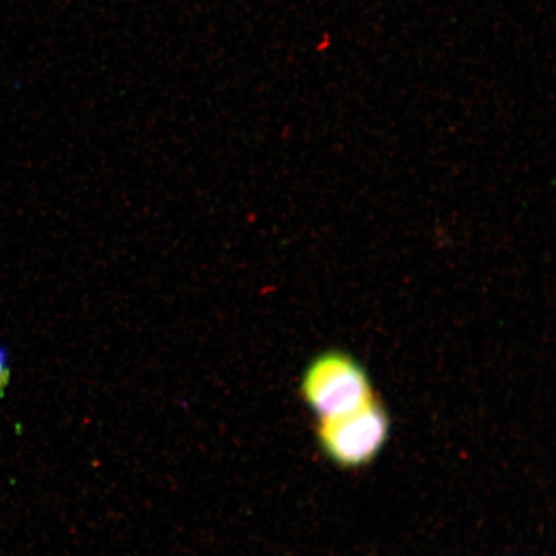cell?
I'll use <instances>...</instances> for the list:
<instances>
[{"instance_id": "cell-1", "label": "cell", "mask_w": 556, "mask_h": 556, "mask_svg": "<svg viewBox=\"0 0 556 556\" xmlns=\"http://www.w3.org/2000/svg\"><path fill=\"white\" fill-rule=\"evenodd\" d=\"M301 391L319 420L352 413L375 400L365 368L340 351L324 352L312 361Z\"/></svg>"}, {"instance_id": "cell-2", "label": "cell", "mask_w": 556, "mask_h": 556, "mask_svg": "<svg viewBox=\"0 0 556 556\" xmlns=\"http://www.w3.org/2000/svg\"><path fill=\"white\" fill-rule=\"evenodd\" d=\"M389 416L377 400L352 413L319 420V446L330 460L345 468L368 464L388 441Z\"/></svg>"}, {"instance_id": "cell-3", "label": "cell", "mask_w": 556, "mask_h": 556, "mask_svg": "<svg viewBox=\"0 0 556 556\" xmlns=\"http://www.w3.org/2000/svg\"><path fill=\"white\" fill-rule=\"evenodd\" d=\"M11 368L9 357L3 348H0V397H3L7 387L10 386Z\"/></svg>"}]
</instances>
